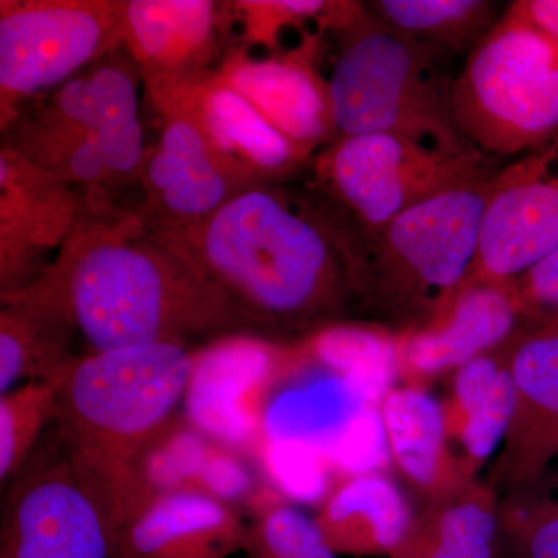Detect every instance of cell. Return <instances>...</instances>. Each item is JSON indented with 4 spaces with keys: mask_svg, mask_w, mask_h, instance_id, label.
Segmentation results:
<instances>
[{
    "mask_svg": "<svg viewBox=\"0 0 558 558\" xmlns=\"http://www.w3.org/2000/svg\"><path fill=\"white\" fill-rule=\"evenodd\" d=\"M508 558H558V490L502 510Z\"/></svg>",
    "mask_w": 558,
    "mask_h": 558,
    "instance_id": "27",
    "label": "cell"
},
{
    "mask_svg": "<svg viewBox=\"0 0 558 558\" xmlns=\"http://www.w3.org/2000/svg\"><path fill=\"white\" fill-rule=\"evenodd\" d=\"M494 175L407 209L365 244L359 310L403 333L435 323L475 263Z\"/></svg>",
    "mask_w": 558,
    "mask_h": 558,
    "instance_id": "5",
    "label": "cell"
},
{
    "mask_svg": "<svg viewBox=\"0 0 558 558\" xmlns=\"http://www.w3.org/2000/svg\"><path fill=\"white\" fill-rule=\"evenodd\" d=\"M512 422L490 480L495 490H529L558 457V315L524 319L509 341Z\"/></svg>",
    "mask_w": 558,
    "mask_h": 558,
    "instance_id": "12",
    "label": "cell"
},
{
    "mask_svg": "<svg viewBox=\"0 0 558 558\" xmlns=\"http://www.w3.org/2000/svg\"><path fill=\"white\" fill-rule=\"evenodd\" d=\"M95 102L94 142L110 178H142L145 163L138 113V83L119 61L98 65L89 75Z\"/></svg>",
    "mask_w": 558,
    "mask_h": 558,
    "instance_id": "23",
    "label": "cell"
},
{
    "mask_svg": "<svg viewBox=\"0 0 558 558\" xmlns=\"http://www.w3.org/2000/svg\"><path fill=\"white\" fill-rule=\"evenodd\" d=\"M506 11L558 43V0H517Z\"/></svg>",
    "mask_w": 558,
    "mask_h": 558,
    "instance_id": "30",
    "label": "cell"
},
{
    "mask_svg": "<svg viewBox=\"0 0 558 558\" xmlns=\"http://www.w3.org/2000/svg\"><path fill=\"white\" fill-rule=\"evenodd\" d=\"M315 520L333 553L389 557L410 531L414 513L399 487L373 472L341 483Z\"/></svg>",
    "mask_w": 558,
    "mask_h": 558,
    "instance_id": "20",
    "label": "cell"
},
{
    "mask_svg": "<svg viewBox=\"0 0 558 558\" xmlns=\"http://www.w3.org/2000/svg\"><path fill=\"white\" fill-rule=\"evenodd\" d=\"M247 558H336L317 520L288 505L263 510L248 527Z\"/></svg>",
    "mask_w": 558,
    "mask_h": 558,
    "instance_id": "26",
    "label": "cell"
},
{
    "mask_svg": "<svg viewBox=\"0 0 558 558\" xmlns=\"http://www.w3.org/2000/svg\"><path fill=\"white\" fill-rule=\"evenodd\" d=\"M159 106L167 123L142 170L150 207L160 216L149 223L163 233H182L211 218L236 194L205 131L199 83L168 95Z\"/></svg>",
    "mask_w": 558,
    "mask_h": 558,
    "instance_id": "11",
    "label": "cell"
},
{
    "mask_svg": "<svg viewBox=\"0 0 558 558\" xmlns=\"http://www.w3.org/2000/svg\"><path fill=\"white\" fill-rule=\"evenodd\" d=\"M197 355L163 343L90 352L72 363L58 391L64 457L105 492L119 515L137 505V470L189 395Z\"/></svg>",
    "mask_w": 558,
    "mask_h": 558,
    "instance_id": "3",
    "label": "cell"
},
{
    "mask_svg": "<svg viewBox=\"0 0 558 558\" xmlns=\"http://www.w3.org/2000/svg\"><path fill=\"white\" fill-rule=\"evenodd\" d=\"M62 377L57 380L27 381L0 398L2 481L10 478L22 468L40 433L57 417L58 391Z\"/></svg>",
    "mask_w": 558,
    "mask_h": 558,
    "instance_id": "24",
    "label": "cell"
},
{
    "mask_svg": "<svg viewBox=\"0 0 558 558\" xmlns=\"http://www.w3.org/2000/svg\"><path fill=\"white\" fill-rule=\"evenodd\" d=\"M68 183L17 150H2V295L27 288L28 277L33 284L39 256L64 244L80 209Z\"/></svg>",
    "mask_w": 558,
    "mask_h": 558,
    "instance_id": "13",
    "label": "cell"
},
{
    "mask_svg": "<svg viewBox=\"0 0 558 558\" xmlns=\"http://www.w3.org/2000/svg\"><path fill=\"white\" fill-rule=\"evenodd\" d=\"M366 9L392 31L447 51H472L495 27L487 0H373Z\"/></svg>",
    "mask_w": 558,
    "mask_h": 558,
    "instance_id": "22",
    "label": "cell"
},
{
    "mask_svg": "<svg viewBox=\"0 0 558 558\" xmlns=\"http://www.w3.org/2000/svg\"><path fill=\"white\" fill-rule=\"evenodd\" d=\"M557 250L558 137L492 179L475 263L457 295L517 281Z\"/></svg>",
    "mask_w": 558,
    "mask_h": 558,
    "instance_id": "9",
    "label": "cell"
},
{
    "mask_svg": "<svg viewBox=\"0 0 558 558\" xmlns=\"http://www.w3.org/2000/svg\"><path fill=\"white\" fill-rule=\"evenodd\" d=\"M339 50L328 81L337 138L396 134L453 150L478 149L459 132L447 51L392 31L362 3L337 28Z\"/></svg>",
    "mask_w": 558,
    "mask_h": 558,
    "instance_id": "4",
    "label": "cell"
},
{
    "mask_svg": "<svg viewBox=\"0 0 558 558\" xmlns=\"http://www.w3.org/2000/svg\"><path fill=\"white\" fill-rule=\"evenodd\" d=\"M502 542L498 492L475 478L429 499L388 558H499Z\"/></svg>",
    "mask_w": 558,
    "mask_h": 558,
    "instance_id": "18",
    "label": "cell"
},
{
    "mask_svg": "<svg viewBox=\"0 0 558 558\" xmlns=\"http://www.w3.org/2000/svg\"><path fill=\"white\" fill-rule=\"evenodd\" d=\"M218 32V9L204 0H132L123 3V40L159 101L193 86Z\"/></svg>",
    "mask_w": 558,
    "mask_h": 558,
    "instance_id": "16",
    "label": "cell"
},
{
    "mask_svg": "<svg viewBox=\"0 0 558 558\" xmlns=\"http://www.w3.org/2000/svg\"><path fill=\"white\" fill-rule=\"evenodd\" d=\"M123 40V3L92 0L2 2V119L22 98L62 86Z\"/></svg>",
    "mask_w": 558,
    "mask_h": 558,
    "instance_id": "8",
    "label": "cell"
},
{
    "mask_svg": "<svg viewBox=\"0 0 558 558\" xmlns=\"http://www.w3.org/2000/svg\"><path fill=\"white\" fill-rule=\"evenodd\" d=\"M163 234L248 328L317 329L359 310L365 244L315 190L253 186Z\"/></svg>",
    "mask_w": 558,
    "mask_h": 558,
    "instance_id": "1",
    "label": "cell"
},
{
    "mask_svg": "<svg viewBox=\"0 0 558 558\" xmlns=\"http://www.w3.org/2000/svg\"><path fill=\"white\" fill-rule=\"evenodd\" d=\"M515 392H513L512 376L508 365L486 392L472 407L461 421L451 425L450 440L458 439L462 453L458 461L462 470L472 478H476V470L490 458V454L501 446L510 422H512Z\"/></svg>",
    "mask_w": 558,
    "mask_h": 558,
    "instance_id": "25",
    "label": "cell"
},
{
    "mask_svg": "<svg viewBox=\"0 0 558 558\" xmlns=\"http://www.w3.org/2000/svg\"><path fill=\"white\" fill-rule=\"evenodd\" d=\"M459 132L488 157L558 137V43L506 11L470 51L451 87Z\"/></svg>",
    "mask_w": 558,
    "mask_h": 558,
    "instance_id": "6",
    "label": "cell"
},
{
    "mask_svg": "<svg viewBox=\"0 0 558 558\" xmlns=\"http://www.w3.org/2000/svg\"><path fill=\"white\" fill-rule=\"evenodd\" d=\"M513 284L526 317L558 315V250Z\"/></svg>",
    "mask_w": 558,
    "mask_h": 558,
    "instance_id": "29",
    "label": "cell"
},
{
    "mask_svg": "<svg viewBox=\"0 0 558 558\" xmlns=\"http://www.w3.org/2000/svg\"><path fill=\"white\" fill-rule=\"evenodd\" d=\"M377 409L389 457L427 501L446 497L475 480L450 450L444 407L424 389H391Z\"/></svg>",
    "mask_w": 558,
    "mask_h": 558,
    "instance_id": "17",
    "label": "cell"
},
{
    "mask_svg": "<svg viewBox=\"0 0 558 558\" xmlns=\"http://www.w3.org/2000/svg\"><path fill=\"white\" fill-rule=\"evenodd\" d=\"M248 527L222 499L189 488L160 492L121 521L113 558H226Z\"/></svg>",
    "mask_w": 558,
    "mask_h": 558,
    "instance_id": "14",
    "label": "cell"
},
{
    "mask_svg": "<svg viewBox=\"0 0 558 558\" xmlns=\"http://www.w3.org/2000/svg\"><path fill=\"white\" fill-rule=\"evenodd\" d=\"M266 464L279 484L290 494L310 498L322 488V453L292 440L264 444Z\"/></svg>",
    "mask_w": 558,
    "mask_h": 558,
    "instance_id": "28",
    "label": "cell"
},
{
    "mask_svg": "<svg viewBox=\"0 0 558 558\" xmlns=\"http://www.w3.org/2000/svg\"><path fill=\"white\" fill-rule=\"evenodd\" d=\"M222 81L241 94L290 142L310 156L333 132L328 89L292 61L233 62Z\"/></svg>",
    "mask_w": 558,
    "mask_h": 558,
    "instance_id": "21",
    "label": "cell"
},
{
    "mask_svg": "<svg viewBox=\"0 0 558 558\" xmlns=\"http://www.w3.org/2000/svg\"><path fill=\"white\" fill-rule=\"evenodd\" d=\"M524 319L513 282L465 290L427 328L403 333L398 365L414 377L457 371L512 339Z\"/></svg>",
    "mask_w": 558,
    "mask_h": 558,
    "instance_id": "15",
    "label": "cell"
},
{
    "mask_svg": "<svg viewBox=\"0 0 558 558\" xmlns=\"http://www.w3.org/2000/svg\"><path fill=\"white\" fill-rule=\"evenodd\" d=\"M199 100L209 143L231 179L241 174L281 178L307 159L304 150L223 81L199 84Z\"/></svg>",
    "mask_w": 558,
    "mask_h": 558,
    "instance_id": "19",
    "label": "cell"
},
{
    "mask_svg": "<svg viewBox=\"0 0 558 558\" xmlns=\"http://www.w3.org/2000/svg\"><path fill=\"white\" fill-rule=\"evenodd\" d=\"M89 197L57 258L33 284L16 290L90 352L186 344L248 329L245 319L145 219Z\"/></svg>",
    "mask_w": 558,
    "mask_h": 558,
    "instance_id": "2",
    "label": "cell"
},
{
    "mask_svg": "<svg viewBox=\"0 0 558 558\" xmlns=\"http://www.w3.org/2000/svg\"><path fill=\"white\" fill-rule=\"evenodd\" d=\"M497 163L480 149L440 148L396 134L354 135L315 157L314 190L368 244L407 209L490 178Z\"/></svg>",
    "mask_w": 558,
    "mask_h": 558,
    "instance_id": "7",
    "label": "cell"
},
{
    "mask_svg": "<svg viewBox=\"0 0 558 558\" xmlns=\"http://www.w3.org/2000/svg\"><path fill=\"white\" fill-rule=\"evenodd\" d=\"M117 527L105 492L61 457L14 486L0 558H113Z\"/></svg>",
    "mask_w": 558,
    "mask_h": 558,
    "instance_id": "10",
    "label": "cell"
}]
</instances>
